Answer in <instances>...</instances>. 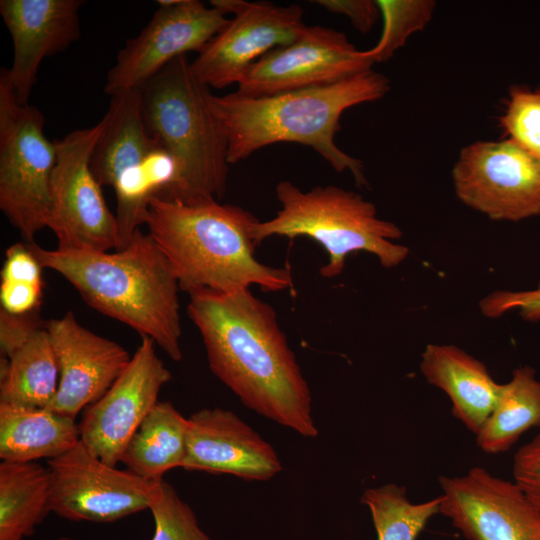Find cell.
Wrapping results in <instances>:
<instances>
[{"instance_id":"cell-17","label":"cell","mask_w":540,"mask_h":540,"mask_svg":"<svg viewBox=\"0 0 540 540\" xmlns=\"http://www.w3.org/2000/svg\"><path fill=\"white\" fill-rule=\"evenodd\" d=\"M45 325L59 365L58 389L47 408L76 419L111 387L131 356L117 342L83 327L70 311Z\"/></svg>"},{"instance_id":"cell-19","label":"cell","mask_w":540,"mask_h":540,"mask_svg":"<svg viewBox=\"0 0 540 540\" xmlns=\"http://www.w3.org/2000/svg\"><path fill=\"white\" fill-rule=\"evenodd\" d=\"M182 468L267 481L282 464L272 445L238 415L223 408H203L188 418Z\"/></svg>"},{"instance_id":"cell-3","label":"cell","mask_w":540,"mask_h":540,"mask_svg":"<svg viewBox=\"0 0 540 540\" xmlns=\"http://www.w3.org/2000/svg\"><path fill=\"white\" fill-rule=\"evenodd\" d=\"M26 245L43 268L62 275L90 307L152 339L173 361L182 360L179 284L149 233L137 229L116 252Z\"/></svg>"},{"instance_id":"cell-9","label":"cell","mask_w":540,"mask_h":540,"mask_svg":"<svg viewBox=\"0 0 540 540\" xmlns=\"http://www.w3.org/2000/svg\"><path fill=\"white\" fill-rule=\"evenodd\" d=\"M106 123L104 115L96 125L55 140L57 161L47 227L54 233L59 249H122L116 216L109 210L90 165Z\"/></svg>"},{"instance_id":"cell-14","label":"cell","mask_w":540,"mask_h":540,"mask_svg":"<svg viewBox=\"0 0 540 540\" xmlns=\"http://www.w3.org/2000/svg\"><path fill=\"white\" fill-rule=\"evenodd\" d=\"M373 64L344 33L306 25L294 41L255 62L237 84V92L259 97L329 85L371 70Z\"/></svg>"},{"instance_id":"cell-30","label":"cell","mask_w":540,"mask_h":540,"mask_svg":"<svg viewBox=\"0 0 540 540\" xmlns=\"http://www.w3.org/2000/svg\"><path fill=\"white\" fill-rule=\"evenodd\" d=\"M479 306L488 318H498L517 309L524 320L537 322L540 320V283L526 291H495L483 298Z\"/></svg>"},{"instance_id":"cell-23","label":"cell","mask_w":540,"mask_h":540,"mask_svg":"<svg viewBox=\"0 0 540 540\" xmlns=\"http://www.w3.org/2000/svg\"><path fill=\"white\" fill-rule=\"evenodd\" d=\"M58 384L59 365L46 325L8 357L1 356L0 403L47 408Z\"/></svg>"},{"instance_id":"cell-2","label":"cell","mask_w":540,"mask_h":540,"mask_svg":"<svg viewBox=\"0 0 540 540\" xmlns=\"http://www.w3.org/2000/svg\"><path fill=\"white\" fill-rule=\"evenodd\" d=\"M389 89L388 78L371 69L329 85L259 97L210 93L208 101L226 137L229 164L268 145L298 143L316 151L335 171L351 172L362 187L368 185L362 162L342 151L335 136L344 111L377 101Z\"/></svg>"},{"instance_id":"cell-34","label":"cell","mask_w":540,"mask_h":540,"mask_svg":"<svg viewBox=\"0 0 540 540\" xmlns=\"http://www.w3.org/2000/svg\"><path fill=\"white\" fill-rule=\"evenodd\" d=\"M43 297V284L1 281V309L14 315L38 310Z\"/></svg>"},{"instance_id":"cell-20","label":"cell","mask_w":540,"mask_h":540,"mask_svg":"<svg viewBox=\"0 0 540 540\" xmlns=\"http://www.w3.org/2000/svg\"><path fill=\"white\" fill-rule=\"evenodd\" d=\"M420 370L449 396L453 416L476 435L494 410L502 384L481 361L454 345H427Z\"/></svg>"},{"instance_id":"cell-13","label":"cell","mask_w":540,"mask_h":540,"mask_svg":"<svg viewBox=\"0 0 540 540\" xmlns=\"http://www.w3.org/2000/svg\"><path fill=\"white\" fill-rule=\"evenodd\" d=\"M48 468L50 512L63 519L109 523L149 509L154 483L103 462L81 441Z\"/></svg>"},{"instance_id":"cell-15","label":"cell","mask_w":540,"mask_h":540,"mask_svg":"<svg viewBox=\"0 0 540 540\" xmlns=\"http://www.w3.org/2000/svg\"><path fill=\"white\" fill-rule=\"evenodd\" d=\"M155 342L142 337L121 375L97 401L83 410L80 441L103 462L116 466L142 421L158 402L171 372L159 358Z\"/></svg>"},{"instance_id":"cell-25","label":"cell","mask_w":540,"mask_h":540,"mask_svg":"<svg viewBox=\"0 0 540 540\" xmlns=\"http://www.w3.org/2000/svg\"><path fill=\"white\" fill-rule=\"evenodd\" d=\"M540 426V379L530 366L516 368L502 384L496 406L476 434L487 454L509 450L527 430Z\"/></svg>"},{"instance_id":"cell-18","label":"cell","mask_w":540,"mask_h":540,"mask_svg":"<svg viewBox=\"0 0 540 540\" xmlns=\"http://www.w3.org/2000/svg\"><path fill=\"white\" fill-rule=\"evenodd\" d=\"M83 0H1L0 15L13 45L10 68L1 75L22 105L29 104L44 58L65 51L80 37Z\"/></svg>"},{"instance_id":"cell-22","label":"cell","mask_w":540,"mask_h":540,"mask_svg":"<svg viewBox=\"0 0 540 540\" xmlns=\"http://www.w3.org/2000/svg\"><path fill=\"white\" fill-rule=\"evenodd\" d=\"M187 433L188 418L172 403L158 401L129 440L120 462L146 481H162L169 470L182 467Z\"/></svg>"},{"instance_id":"cell-11","label":"cell","mask_w":540,"mask_h":540,"mask_svg":"<svg viewBox=\"0 0 540 540\" xmlns=\"http://www.w3.org/2000/svg\"><path fill=\"white\" fill-rule=\"evenodd\" d=\"M210 3L224 14L232 13L233 18L191 62L197 79L209 88L238 84L255 62L294 41L306 26L303 9L295 4L244 0Z\"/></svg>"},{"instance_id":"cell-12","label":"cell","mask_w":540,"mask_h":540,"mask_svg":"<svg viewBox=\"0 0 540 540\" xmlns=\"http://www.w3.org/2000/svg\"><path fill=\"white\" fill-rule=\"evenodd\" d=\"M156 3L149 23L126 41L107 73L104 91L111 97L139 90L176 58L201 52L229 22L222 11L198 0Z\"/></svg>"},{"instance_id":"cell-27","label":"cell","mask_w":540,"mask_h":540,"mask_svg":"<svg viewBox=\"0 0 540 540\" xmlns=\"http://www.w3.org/2000/svg\"><path fill=\"white\" fill-rule=\"evenodd\" d=\"M383 31L377 44L364 55L373 63L384 62L415 32L431 20L435 2L430 0H378Z\"/></svg>"},{"instance_id":"cell-29","label":"cell","mask_w":540,"mask_h":540,"mask_svg":"<svg viewBox=\"0 0 540 540\" xmlns=\"http://www.w3.org/2000/svg\"><path fill=\"white\" fill-rule=\"evenodd\" d=\"M500 125L508 140L540 157V91L513 87Z\"/></svg>"},{"instance_id":"cell-36","label":"cell","mask_w":540,"mask_h":540,"mask_svg":"<svg viewBox=\"0 0 540 540\" xmlns=\"http://www.w3.org/2000/svg\"><path fill=\"white\" fill-rule=\"evenodd\" d=\"M56 540H75V539L70 538V537H65V536H63V537H59V538L56 539Z\"/></svg>"},{"instance_id":"cell-24","label":"cell","mask_w":540,"mask_h":540,"mask_svg":"<svg viewBox=\"0 0 540 540\" xmlns=\"http://www.w3.org/2000/svg\"><path fill=\"white\" fill-rule=\"evenodd\" d=\"M49 468L36 462L0 463V540H24L50 513Z\"/></svg>"},{"instance_id":"cell-32","label":"cell","mask_w":540,"mask_h":540,"mask_svg":"<svg viewBox=\"0 0 540 540\" xmlns=\"http://www.w3.org/2000/svg\"><path fill=\"white\" fill-rule=\"evenodd\" d=\"M38 310L14 315L0 309V350L2 357H8L23 345L36 331L45 327Z\"/></svg>"},{"instance_id":"cell-10","label":"cell","mask_w":540,"mask_h":540,"mask_svg":"<svg viewBox=\"0 0 540 540\" xmlns=\"http://www.w3.org/2000/svg\"><path fill=\"white\" fill-rule=\"evenodd\" d=\"M452 177L457 197L490 219L520 221L540 214V157L508 139L463 148Z\"/></svg>"},{"instance_id":"cell-33","label":"cell","mask_w":540,"mask_h":540,"mask_svg":"<svg viewBox=\"0 0 540 540\" xmlns=\"http://www.w3.org/2000/svg\"><path fill=\"white\" fill-rule=\"evenodd\" d=\"M43 267L26 244L11 245L5 253L1 281L43 284Z\"/></svg>"},{"instance_id":"cell-31","label":"cell","mask_w":540,"mask_h":540,"mask_svg":"<svg viewBox=\"0 0 540 540\" xmlns=\"http://www.w3.org/2000/svg\"><path fill=\"white\" fill-rule=\"evenodd\" d=\"M512 470L513 481L540 511V434L518 449Z\"/></svg>"},{"instance_id":"cell-5","label":"cell","mask_w":540,"mask_h":540,"mask_svg":"<svg viewBox=\"0 0 540 540\" xmlns=\"http://www.w3.org/2000/svg\"><path fill=\"white\" fill-rule=\"evenodd\" d=\"M142 113L151 135L179 167L173 201L194 204L222 198L229 172L228 146L201 83L186 56L173 60L141 89Z\"/></svg>"},{"instance_id":"cell-4","label":"cell","mask_w":540,"mask_h":540,"mask_svg":"<svg viewBox=\"0 0 540 540\" xmlns=\"http://www.w3.org/2000/svg\"><path fill=\"white\" fill-rule=\"evenodd\" d=\"M250 211L217 200L185 204L150 199L144 225L169 261L179 288L235 292L256 285L263 291L292 287L289 267H272L255 257Z\"/></svg>"},{"instance_id":"cell-28","label":"cell","mask_w":540,"mask_h":540,"mask_svg":"<svg viewBox=\"0 0 540 540\" xmlns=\"http://www.w3.org/2000/svg\"><path fill=\"white\" fill-rule=\"evenodd\" d=\"M149 510L155 524L151 540H212L200 528L191 507L164 480L154 483Z\"/></svg>"},{"instance_id":"cell-8","label":"cell","mask_w":540,"mask_h":540,"mask_svg":"<svg viewBox=\"0 0 540 540\" xmlns=\"http://www.w3.org/2000/svg\"><path fill=\"white\" fill-rule=\"evenodd\" d=\"M39 109L22 105L0 74V209L26 243L47 227L57 148Z\"/></svg>"},{"instance_id":"cell-1","label":"cell","mask_w":540,"mask_h":540,"mask_svg":"<svg viewBox=\"0 0 540 540\" xmlns=\"http://www.w3.org/2000/svg\"><path fill=\"white\" fill-rule=\"evenodd\" d=\"M187 314L209 368L249 409L306 438L318 429L312 397L274 308L249 289L189 294Z\"/></svg>"},{"instance_id":"cell-35","label":"cell","mask_w":540,"mask_h":540,"mask_svg":"<svg viewBox=\"0 0 540 540\" xmlns=\"http://www.w3.org/2000/svg\"><path fill=\"white\" fill-rule=\"evenodd\" d=\"M312 2L331 13L348 17L353 26L362 33H368L381 16L377 2L372 0H316Z\"/></svg>"},{"instance_id":"cell-7","label":"cell","mask_w":540,"mask_h":540,"mask_svg":"<svg viewBox=\"0 0 540 540\" xmlns=\"http://www.w3.org/2000/svg\"><path fill=\"white\" fill-rule=\"evenodd\" d=\"M105 115L107 123L90 165L99 184L115 191V216L124 247L144 225L150 199L174 194L179 167L172 154L148 131L140 89L111 97Z\"/></svg>"},{"instance_id":"cell-26","label":"cell","mask_w":540,"mask_h":540,"mask_svg":"<svg viewBox=\"0 0 540 540\" xmlns=\"http://www.w3.org/2000/svg\"><path fill=\"white\" fill-rule=\"evenodd\" d=\"M361 502L370 511L378 540H417L440 512L441 496L413 503L405 487L390 483L365 489Z\"/></svg>"},{"instance_id":"cell-6","label":"cell","mask_w":540,"mask_h":540,"mask_svg":"<svg viewBox=\"0 0 540 540\" xmlns=\"http://www.w3.org/2000/svg\"><path fill=\"white\" fill-rule=\"evenodd\" d=\"M275 193L281 209L255 224L254 241L259 245L272 236L316 241L328 254L319 270L324 278L339 276L355 252L375 255L385 268L398 266L409 254L407 247L391 241L402 236L400 228L378 218L375 205L360 194L334 185L302 191L288 180L280 181Z\"/></svg>"},{"instance_id":"cell-21","label":"cell","mask_w":540,"mask_h":540,"mask_svg":"<svg viewBox=\"0 0 540 540\" xmlns=\"http://www.w3.org/2000/svg\"><path fill=\"white\" fill-rule=\"evenodd\" d=\"M79 442V425L74 418L48 408L0 403V458L4 462L51 460Z\"/></svg>"},{"instance_id":"cell-16","label":"cell","mask_w":540,"mask_h":540,"mask_svg":"<svg viewBox=\"0 0 540 540\" xmlns=\"http://www.w3.org/2000/svg\"><path fill=\"white\" fill-rule=\"evenodd\" d=\"M439 483V513L468 540H540V511L514 481L473 467Z\"/></svg>"}]
</instances>
